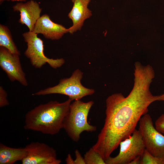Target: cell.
<instances>
[{"mask_svg": "<svg viewBox=\"0 0 164 164\" xmlns=\"http://www.w3.org/2000/svg\"><path fill=\"white\" fill-rule=\"evenodd\" d=\"M134 74L133 86L126 97L117 93L106 99L104 124L92 147L104 161L121 141L132 134L141 117L147 113L150 104L164 101V94L154 95L152 93L150 86L153 78L150 74L141 71Z\"/></svg>", "mask_w": 164, "mask_h": 164, "instance_id": "6da1fadb", "label": "cell"}, {"mask_svg": "<svg viewBox=\"0 0 164 164\" xmlns=\"http://www.w3.org/2000/svg\"><path fill=\"white\" fill-rule=\"evenodd\" d=\"M72 100L63 102L50 101L40 104L26 114L24 128L43 134L54 135L63 129L65 119Z\"/></svg>", "mask_w": 164, "mask_h": 164, "instance_id": "7a4b0ae2", "label": "cell"}, {"mask_svg": "<svg viewBox=\"0 0 164 164\" xmlns=\"http://www.w3.org/2000/svg\"><path fill=\"white\" fill-rule=\"evenodd\" d=\"M94 104L93 101L84 102L80 100H74L71 103L65 119L63 129L73 141L78 142L84 131L93 132L97 130V127L90 125L87 121L89 112Z\"/></svg>", "mask_w": 164, "mask_h": 164, "instance_id": "3957f363", "label": "cell"}, {"mask_svg": "<svg viewBox=\"0 0 164 164\" xmlns=\"http://www.w3.org/2000/svg\"><path fill=\"white\" fill-rule=\"evenodd\" d=\"M83 74L80 70L77 69L70 77L60 79L57 85L41 90L33 95L60 94L67 96L72 101L80 100L83 97L91 95L95 92L94 89L86 88L81 84Z\"/></svg>", "mask_w": 164, "mask_h": 164, "instance_id": "277c9868", "label": "cell"}, {"mask_svg": "<svg viewBox=\"0 0 164 164\" xmlns=\"http://www.w3.org/2000/svg\"><path fill=\"white\" fill-rule=\"evenodd\" d=\"M22 35L27 45L24 55L35 68H40L48 63L52 68L56 69L64 63L65 61L63 58L54 59L45 56L43 41L37 37V34L29 31L23 33Z\"/></svg>", "mask_w": 164, "mask_h": 164, "instance_id": "5b68a950", "label": "cell"}, {"mask_svg": "<svg viewBox=\"0 0 164 164\" xmlns=\"http://www.w3.org/2000/svg\"><path fill=\"white\" fill-rule=\"evenodd\" d=\"M119 145L118 154L114 157L110 156L105 161L106 164H129L135 158L141 156L145 149L141 133L136 129Z\"/></svg>", "mask_w": 164, "mask_h": 164, "instance_id": "8992f818", "label": "cell"}, {"mask_svg": "<svg viewBox=\"0 0 164 164\" xmlns=\"http://www.w3.org/2000/svg\"><path fill=\"white\" fill-rule=\"evenodd\" d=\"M139 123L145 149L154 156L164 157V135L154 126L151 116L147 113L144 115Z\"/></svg>", "mask_w": 164, "mask_h": 164, "instance_id": "52a82bcc", "label": "cell"}, {"mask_svg": "<svg viewBox=\"0 0 164 164\" xmlns=\"http://www.w3.org/2000/svg\"><path fill=\"white\" fill-rule=\"evenodd\" d=\"M26 154L21 161L22 164H60L56 150L43 142H32L25 147Z\"/></svg>", "mask_w": 164, "mask_h": 164, "instance_id": "ba28073f", "label": "cell"}, {"mask_svg": "<svg viewBox=\"0 0 164 164\" xmlns=\"http://www.w3.org/2000/svg\"><path fill=\"white\" fill-rule=\"evenodd\" d=\"M6 48L0 47V66L11 81H17L26 86L28 83L20 63L19 56Z\"/></svg>", "mask_w": 164, "mask_h": 164, "instance_id": "9c48e42d", "label": "cell"}, {"mask_svg": "<svg viewBox=\"0 0 164 164\" xmlns=\"http://www.w3.org/2000/svg\"><path fill=\"white\" fill-rule=\"evenodd\" d=\"M32 31L37 34H41L45 38L51 40L59 39L69 32L68 29L53 22L46 14L38 19Z\"/></svg>", "mask_w": 164, "mask_h": 164, "instance_id": "30bf717a", "label": "cell"}, {"mask_svg": "<svg viewBox=\"0 0 164 164\" xmlns=\"http://www.w3.org/2000/svg\"><path fill=\"white\" fill-rule=\"evenodd\" d=\"M13 9L14 11L20 13L19 22L26 26L29 31H32L36 21L40 17L42 9L39 3L32 0L25 3L19 2L13 6Z\"/></svg>", "mask_w": 164, "mask_h": 164, "instance_id": "8fae6325", "label": "cell"}, {"mask_svg": "<svg viewBox=\"0 0 164 164\" xmlns=\"http://www.w3.org/2000/svg\"><path fill=\"white\" fill-rule=\"evenodd\" d=\"M73 6L68 16L72 21L73 25L68 28L69 32L73 33L80 30L84 21L92 15L91 11L88 8L91 0H72Z\"/></svg>", "mask_w": 164, "mask_h": 164, "instance_id": "7c38bea8", "label": "cell"}, {"mask_svg": "<svg viewBox=\"0 0 164 164\" xmlns=\"http://www.w3.org/2000/svg\"><path fill=\"white\" fill-rule=\"evenodd\" d=\"M26 154L25 147L12 148L0 144V164H13L22 161Z\"/></svg>", "mask_w": 164, "mask_h": 164, "instance_id": "4fadbf2b", "label": "cell"}, {"mask_svg": "<svg viewBox=\"0 0 164 164\" xmlns=\"http://www.w3.org/2000/svg\"><path fill=\"white\" fill-rule=\"evenodd\" d=\"M0 46L4 47L13 53L20 55L12 39L9 29L6 26L0 25Z\"/></svg>", "mask_w": 164, "mask_h": 164, "instance_id": "5bb4252c", "label": "cell"}, {"mask_svg": "<svg viewBox=\"0 0 164 164\" xmlns=\"http://www.w3.org/2000/svg\"><path fill=\"white\" fill-rule=\"evenodd\" d=\"M85 164H106L100 154L92 147L84 156Z\"/></svg>", "mask_w": 164, "mask_h": 164, "instance_id": "9a60e30c", "label": "cell"}, {"mask_svg": "<svg viewBox=\"0 0 164 164\" xmlns=\"http://www.w3.org/2000/svg\"><path fill=\"white\" fill-rule=\"evenodd\" d=\"M140 164H164V157L154 156L145 149L141 157Z\"/></svg>", "mask_w": 164, "mask_h": 164, "instance_id": "2e32d148", "label": "cell"}, {"mask_svg": "<svg viewBox=\"0 0 164 164\" xmlns=\"http://www.w3.org/2000/svg\"><path fill=\"white\" fill-rule=\"evenodd\" d=\"M7 94L3 87H0V107L2 108L9 104L7 99Z\"/></svg>", "mask_w": 164, "mask_h": 164, "instance_id": "e0dca14e", "label": "cell"}, {"mask_svg": "<svg viewBox=\"0 0 164 164\" xmlns=\"http://www.w3.org/2000/svg\"><path fill=\"white\" fill-rule=\"evenodd\" d=\"M155 127L159 132L164 135V114H162L156 120Z\"/></svg>", "mask_w": 164, "mask_h": 164, "instance_id": "ac0fdd59", "label": "cell"}, {"mask_svg": "<svg viewBox=\"0 0 164 164\" xmlns=\"http://www.w3.org/2000/svg\"><path fill=\"white\" fill-rule=\"evenodd\" d=\"M76 159L74 161L75 164H85L84 158L81 155L78 150H75Z\"/></svg>", "mask_w": 164, "mask_h": 164, "instance_id": "d6986e66", "label": "cell"}, {"mask_svg": "<svg viewBox=\"0 0 164 164\" xmlns=\"http://www.w3.org/2000/svg\"><path fill=\"white\" fill-rule=\"evenodd\" d=\"M65 161L67 164H75L74 161L72 158L70 154L68 155Z\"/></svg>", "mask_w": 164, "mask_h": 164, "instance_id": "ffe728a7", "label": "cell"}, {"mask_svg": "<svg viewBox=\"0 0 164 164\" xmlns=\"http://www.w3.org/2000/svg\"><path fill=\"white\" fill-rule=\"evenodd\" d=\"M141 156H139L136 157L131 161L129 164H140V159Z\"/></svg>", "mask_w": 164, "mask_h": 164, "instance_id": "44dd1931", "label": "cell"}, {"mask_svg": "<svg viewBox=\"0 0 164 164\" xmlns=\"http://www.w3.org/2000/svg\"><path fill=\"white\" fill-rule=\"evenodd\" d=\"M27 0H9V1H12V2H14V1H15L22 2V1H26Z\"/></svg>", "mask_w": 164, "mask_h": 164, "instance_id": "7402d4cb", "label": "cell"}, {"mask_svg": "<svg viewBox=\"0 0 164 164\" xmlns=\"http://www.w3.org/2000/svg\"><path fill=\"white\" fill-rule=\"evenodd\" d=\"M4 0H0V2H2ZM7 1H9V0H6Z\"/></svg>", "mask_w": 164, "mask_h": 164, "instance_id": "603a6c76", "label": "cell"}]
</instances>
